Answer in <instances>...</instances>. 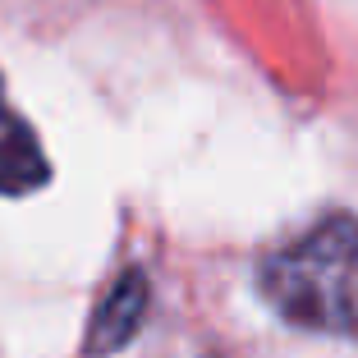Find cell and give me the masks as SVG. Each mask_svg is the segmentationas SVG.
I'll list each match as a JSON object with an SVG mask.
<instances>
[{
	"label": "cell",
	"mask_w": 358,
	"mask_h": 358,
	"mask_svg": "<svg viewBox=\"0 0 358 358\" xmlns=\"http://www.w3.org/2000/svg\"><path fill=\"white\" fill-rule=\"evenodd\" d=\"M257 294L280 322L358 340V216L331 211L257 262Z\"/></svg>",
	"instance_id": "obj_1"
},
{
	"label": "cell",
	"mask_w": 358,
	"mask_h": 358,
	"mask_svg": "<svg viewBox=\"0 0 358 358\" xmlns=\"http://www.w3.org/2000/svg\"><path fill=\"white\" fill-rule=\"evenodd\" d=\"M148 308H152V285H148V275L138 271V266H129V271L110 285V294L96 303L92 322H87V336H83V354L87 358L120 354V349L143 331Z\"/></svg>",
	"instance_id": "obj_2"
},
{
	"label": "cell",
	"mask_w": 358,
	"mask_h": 358,
	"mask_svg": "<svg viewBox=\"0 0 358 358\" xmlns=\"http://www.w3.org/2000/svg\"><path fill=\"white\" fill-rule=\"evenodd\" d=\"M46 184H51V161H46L32 124L10 106L5 78H0V198H23Z\"/></svg>",
	"instance_id": "obj_3"
}]
</instances>
